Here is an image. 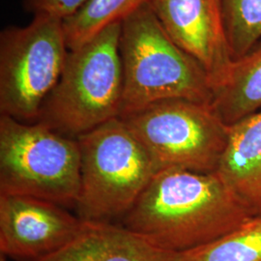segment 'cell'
Segmentation results:
<instances>
[{"label":"cell","mask_w":261,"mask_h":261,"mask_svg":"<svg viewBox=\"0 0 261 261\" xmlns=\"http://www.w3.org/2000/svg\"><path fill=\"white\" fill-rule=\"evenodd\" d=\"M119 51L120 118L169 99L211 106L213 91L205 70L170 39L148 4L122 21Z\"/></svg>","instance_id":"cell-2"},{"label":"cell","mask_w":261,"mask_h":261,"mask_svg":"<svg viewBox=\"0 0 261 261\" xmlns=\"http://www.w3.org/2000/svg\"><path fill=\"white\" fill-rule=\"evenodd\" d=\"M174 261H261V215L212 242L176 252Z\"/></svg>","instance_id":"cell-14"},{"label":"cell","mask_w":261,"mask_h":261,"mask_svg":"<svg viewBox=\"0 0 261 261\" xmlns=\"http://www.w3.org/2000/svg\"><path fill=\"white\" fill-rule=\"evenodd\" d=\"M81 186L76 139L41 122L0 116V194L75 206Z\"/></svg>","instance_id":"cell-5"},{"label":"cell","mask_w":261,"mask_h":261,"mask_svg":"<svg viewBox=\"0 0 261 261\" xmlns=\"http://www.w3.org/2000/svg\"><path fill=\"white\" fill-rule=\"evenodd\" d=\"M148 153L157 173L217 172L229 138L211 106L185 99L152 103L121 118Z\"/></svg>","instance_id":"cell-6"},{"label":"cell","mask_w":261,"mask_h":261,"mask_svg":"<svg viewBox=\"0 0 261 261\" xmlns=\"http://www.w3.org/2000/svg\"><path fill=\"white\" fill-rule=\"evenodd\" d=\"M69 49L63 19L35 14L27 27L0 33V112L21 122L36 121L58 83Z\"/></svg>","instance_id":"cell-7"},{"label":"cell","mask_w":261,"mask_h":261,"mask_svg":"<svg viewBox=\"0 0 261 261\" xmlns=\"http://www.w3.org/2000/svg\"><path fill=\"white\" fill-rule=\"evenodd\" d=\"M175 254L123 224L83 222L70 242L37 261H174Z\"/></svg>","instance_id":"cell-10"},{"label":"cell","mask_w":261,"mask_h":261,"mask_svg":"<svg viewBox=\"0 0 261 261\" xmlns=\"http://www.w3.org/2000/svg\"><path fill=\"white\" fill-rule=\"evenodd\" d=\"M76 140L81 155L77 217L102 223L124 218L157 174L148 153L120 117Z\"/></svg>","instance_id":"cell-4"},{"label":"cell","mask_w":261,"mask_h":261,"mask_svg":"<svg viewBox=\"0 0 261 261\" xmlns=\"http://www.w3.org/2000/svg\"><path fill=\"white\" fill-rule=\"evenodd\" d=\"M211 108L231 126L261 109V41L234 60L224 80L213 88Z\"/></svg>","instance_id":"cell-12"},{"label":"cell","mask_w":261,"mask_h":261,"mask_svg":"<svg viewBox=\"0 0 261 261\" xmlns=\"http://www.w3.org/2000/svg\"><path fill=\"white\" fill-rule=\"evenodd\" d=\"M87 0H23V6L33 15L45 13L61 19L73 15Z\"/></svg>","instance_id":"cell-16"},{"label":"cell","mask_w":261,"mask_h":261,"mask_svg":"<svg viewBox=\"0 0 261 261\" xmlns=\"http://www.w3.org/2000/svg\"><path fill=\"white\" fill-rule=\"evenodd\" d=\"M168 36L205 70L212 91L233 62L221 0H149Z\"/></svg>","instance_id":"cell-9"},{"label":"cell","mask_w":261,"mask_h":261,"mask_svg":"<svg viewBox=\"0 0 261 261\" xmlns=\"http://www.w3.org/2000/svg\"><path fill=\"white\" fill-rule=\"evenodd\" d=\"M149 0H87L73 15L63 19L66 44L75 50L113 23L122 22Z\"/></svg>","instance_id":"cell-13"},{"label":"cell","mask_w":261,"mask_h":261,"mask_svg":"<svg viewBox=\"0 0 261 261\" xmlns=\"http://www.w3.org/2000/svg\"><path fill=\"white\" fill-rule=\"evenodd\" d=\"M83 221L64 206L34 196L0 194V253L37 261L70 242Z\"/></svg>","instance_id":"cell-8"},{"label":"cell","mask_w":261,"mask_h":261,"mask_svg":"<svg viewBox=\"0 0 261 261\" xmlns=\"http://www.w3.org/2000/svg\"><path fill=\"white\" fill-rule=\"evenodd\" d=\"M255 215L214 173L158 172L123 225L166 251L186 252L232 231Z\"/></svg>","instance_id":"cell-1"},{"label":"cell","mask_w":261,"mask_h":261,"mask_svg":"<svg viewBox=\"0 0 261 261\" xmlns=\"http://www.w3.org/2000/svg\"><path fill=\"white\" fill-rule=\"evenodd\" d=\"M224 27L234 60L261 41V0H221Z\"/></svg>","instance_id":"cell-15"},{"label":"cell","mask_w":261,"mask_h":261,"mask_svg":"<svg viewBox=\"0 0 261 261\" xmlns=\"http://www.w3.org/2000/svg\"><path fill=\"white\" fill-rule=\"evenodd\" d=\"M120 32L121 22L113 23L69 50L61 76L36 121L76 139L119 117L124 84Z\"/></svg>","instance_id":"cell-3"},{"label":"cell","mask_w":261,"mask_h":261,"mask_svg":"<svg viewBox=\"0 0 261 261\" xmlns=\"http://www.w3.org/2000/svg\"><path fill=\"white\" fill-rule=\"evenodd\" d=\"M217 173L255 216L261 215V112L229 126Z\"/></svg>","instance_id":"cell-11"}]
</instances>
